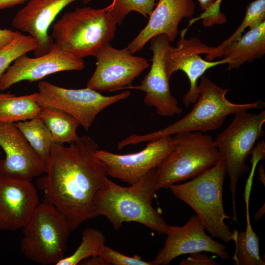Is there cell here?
I'll return each instance as SVG.
<instances>
[{
    "label": "cell",
    "mask_w": 265,
    "mask_h": 265,
    "mask_svg": "<svg viewBox=\"0 0 265 265\" xmlns=\"http://www.w3.org/2000/svg\"><path fill=\"white\" fill-rule=\"evenodd\" d=\"M156 168L129 186H119L108 178L95 196L93 209L96 217H106L116 230L124 222L141 224L159 234L166 235L168 225L153 207L157 191Z\"/></svg>",
    "instance_id": "2"
},
{
    "label": "cell",
    "mask_w": 265,
    "mask_h": 265,
    "mask_svg": "<svg viewBox=\"0 0 265 265\" xmlns=\"http://www.w3.org/2000/svg\"><path fill=\"white\" fill-rule=\"evenodd\" d=\"M80 263L82 265H107L106 263L100 256H95L87 258Z\"/></svg>",
    "instance_id": "34"
},
{
    "label": "cell",
    "mask_w": 265,
    "mask_h": 265,
    "mask_svg": "<svg viewBox=\"0 0 265 265\" xmlns=\"http://www.w3.org/2000/svg\"><path fill=\"white\" fill-rule=\"evenodd\" d=\"M265 0H255L248 4L244 18L237 29L220 45L213 47L206 54L205 59L212 61L221 49L228 43L240 38L247 27L252 29L265 21Z\"/></svg>",
    "instance_id": "26"
},
{
    "label": "cell",
    "mask_w": 265,
    "mask_h": 265,
    "mask_svg": "<svg viewBox=\"0 0 265 265\" xmlns=\"http://www.w3.org/2000/svg\"><path fill=\"white\" fill-rule=\"evenodd\" d=\"M98 147L86 135L68 146L54 143L46 175L37 181L44 193L43 202L54 206L65 217L72 232L96 217L94 199L108 179L105 165L95 155Z\"/></svg>",
    "instance_id": "1"
},
{
    "label": "cell",
    "mask_w": 265,
    "mask_h": 265,
    "mask_svg": "<svg viewBox=\"0 0 265 265\" xmlns=\"http://www.w3.org/2000/svg\"><path fill=\"white\" fill-rule=\"evenodd\" d=\"M222 0H215V6L216 8L219 10H220V4Z\"/></svg>",
    "instance_id": "38"
},
{
    "label": "cell",
    "mask_w": 265,
    "mask_h": 265,
    "mask_svg": "<svg viewBox=\"0 0 265 265\" xmlns=\"http://www.w3.org/2000/svg\"><path fill=\"white\" fill-rule=\"evenodd\" d=\"M37 47V43L32 36L22 33L0 49V78L13 61L28 52H34Z\"/></svg>",
    "instance_id": "28"
},
{
    "label": "cell",
    "mask_w": 265,
    "mask_h": 265,
    "mask_svg": "<svg viewBox=\"0 0 265 265\" xmlns=\"http://www.w3.org/2000/svg\"><path fill=\"white\" fill-rule=\"evenodd\" d=\"M29 0H0V9L10 8L22 4Z\"/></svg>",
    "instance_id": "35"
},
{
    "label": "cell",
    "mask_w": 265,
    "mask_h": 265,
    "mask_svg": "<svg viewBox=\"0 0 265 265\" xmlns=\"http://www.w3.org/2000/svg\"><path fill=\"white\" fill-rule=\"evenodd\" d=\"M117 24L105 7H77L53 24L51 37L54 46L82 59L110 44Z\"/></svg>",
    "instance_id": "4"
},
{
    "label": "cell",
    "mask_w": 265,
    "mask_h": 265,
    "mask_svg": "<svg viewBox=\"0 0 265 265\" xmlns=\"http://www.w3.org/2000/svg\"><path fill=\"white\" fill-rule=\"evenodd\" d=\"M84 67L82 59L53 45L50 51L41 56L32 58L24 54L17 58L0 78V90L22 81H35L51 74L80 71Z\"/></svg>",
    "instance_id": "16"
},
{
    "label": "cell",
    "mask_w": 265,
    "mask_h": 265,
    "mask_svg": "<svg viewBox=\"0 0 265 265\" xmlns=\"http://www.w3.org/2000/svg\"><path fill=\"white\" fill-rule=\"evenodd\" d=\"M126 48L117 49L110 44L96 53V68L86 87L102 92L127 89L134 80L149 66L145 58L135 56Z\"/></svg>",
    "instance_id": "10"
},
{
    "label": "cell",
    "mask_w": 265,
    "mask_h": 265,
    "mask_svg": "<svg viewBox=\"0 0 265 265\" xmlns=\"http://www.w3.org/2000/svg\"><path fill=\"white\" fill-rule=\"evenodd\" d=\"M249 212H246V229L239 232L234 230L233 240L235 250L233 257L236 265H265L259 250V237L251 225Z\"/></svg>",
    "instance_id": "23"
},
{
    "label": "cell",
    "mask_w": 265,
    "mask_h": 265,
    "mask_svg": "<svg viewBox=\"0 0 265 265\" xmlns=\"http://www.w3.org/2000/svg\"><path fill=\"white\" fill-rule=\"evenodd\" d=\"M22 34L18 31L8 29H0V49L10 43Z\"/></svg>",
    "instance_id": "32"
},
{
    "label": "cell",
    "mask_w": 265,
    "mask_h": 265,
    "mask_svg": "<svg viewBox=\"0 0 265 265\" xmlns=\"http://www.w3.org/2000/svg\"><path fill=\"white\" fill-rule=\"evenodd\" d=\"M100 256L107 265H153L151 261L146 262L138 255L130 257L123 254L110 247L104 246Z\"/></svg>",
    "instance_id": "30"
},
{
    "label": "cell",
    "mask_w": 265,
    "mask_h": 265,
    "mask_svg": "<svg viewBox=\"0 0 265 265\" xmlns=\"http://www.w3.org/2000/svg\"><path fill=\"white\" fill-rule=\"evenodd\" d=\"M0 175L31 181L46 173L47 163L32 147L15 123L0 122Z\"/></svg>",
    "instance_id": "14"
},
{
    "label": "cell",
    "mask_w": 265,
    "mask_h": 265,
    "mask_svg": "<svg viewBox=\"0 0 265 265\" xmlns=\"http://www.w3.org/2000/svg\"><path fill=\"white\" fill-rule=\"evenodd\" d=\"M258 180L260 181L265 186V174L264 164H260L258 168Z\"/></svg>",
    "instance_id": "36"
},
{
    "label": "cell",
    "mask_w": 265,
    "mask_h": 265,
    "mask_svg": "<svg viewBox=\"0 0 265 265\" xmlns=\"http://www.w3.org/2000/svg\"><path fill=\"white\" fill-rule=\"evenodd\" d=\"M78 0H29L14 16L12 25L26 32L36 41L35 56L49 53L53 41L48 30L57 15L69 4ZM92 0H82L87 3Z\"/></svg>",
    "instance_id": "18"
},
{
    "label": "cell",
    "mask_w": 265,
    "mask_h": 265,
    "mask_svg": "<svg viewBox=\"0 0 265 265\" xmlns=\"http://www.w3.org/2000/svg\"><path fill=\"white\" fill-rule=\"evenodd\" d=\"M252 158L250 160V162L257 160H263L265 158V143L264 140L260 141L257 145V146L254 147L251 154Z\"/></svg>",
    "instance_id": "33"
},
{
    "label": "cell",
    "mask_w": 265,
    "mask_h": 265,
    "mask_svg": "<svg viewBox=\"0 0 265 265\" xmlns=\"http://www.w3.org/2000/svg\"><path fill=\"white\" fill-rule=\"evenodd\" d=\"M176 143L174 136L166 135L149 141L146 147L138 152L120 155L98 149L95 155L105 165L108 176L130 185L157 168Z\"/></svg>",
    "instance_id": "11"
},
{
    "label": "cell",
    "mask_w": 265,
    "mask_h": 265,
    "mask_svg": "<svg viewBox=\"0 0 265 265\" xmlns=\"http://www.w3.org/2000/svg\"><path fill=\"white\" fill-rule=\"evenodd\" d=\"M187 29L181 32L176 47L169 43L166 46L164 61L168 77L170 78L176 71H182L186 75L190 88L183 96V103L186 107L194 104L199 98L198 80L206 71L216 66L228 64V60L223 58L218 61H209L203 59L200 54H207L213 47L204 43L199 38H185Z\"/></svg>",
    "instance_id": "12"
},
{
    "label": "cell",
    "mask_w": 265,
    "mask_h": 265,
    "mask_svg": "<svg viewBox=\"0 0 265 265\" xmlns=\"http://www.w3.org/2000/svg\"><path fill=\"white\" fill-rule=\"evenodd\" d=\"M39 203L30 181L0 175V230L22 229Z\"/></svg>",
    "instance_id": "17"
},
{
    "label": "cell",
    "mask_w": 265,
    "mask_h": 265,
    "mask_svg": "<svg viewBox=\"0 0 265 265\" xmlns=\"http://www.w3.org/2000/svg\"><path fill=\"white\" fill-rule=\"evenodd\" d=\"M37 95L16 96L0 92V122L17 123L37 116L41 107L36 102Z\"/></svg>",
    "instance_id": "21"
},
{
    "label": "cell",
    "mask_w": 265,
    "mask_h": 265,
    "mask_svg": "<svg viewBox=\"0 0 265 265\" xmlns=\"http://www.w3.org/2000/svg\"><path fill=\"white\" fill-rule=\"evenodd\" d=\"M105 242V236L101 231L87 228L82 231L81 243L75 252L64 257L56 265H77L89 257L100 256Z\"/></svg>",
    "instance_id": "25"
},
{
    "label": "cell",
    "mask_w": 265,
    "mask_h": 265,
    "mask_svg": "<svg viewBox=\"0 0 265 265\" xmlns=\"http://www.w3.org/2000/svg\"><path fill=\"white\" fill-rule=\"evenodd\" d=\"M205 230L197 214L192 215L182 226L168 225L164 245L151 261L153 265H167L179 256L204 251L222 259L227 258L226 247L212 239Z\"/></svg>",
    "instance_id": "13"
},
{
    "label": "cell",
    "mask_w": 265,
    "mask_h": 265,
    "mask_svg": "<svg viewBox=\"0 0 265 265\" xmlns=\"http://www.w3.org/2000/svg\"><path fill=\"white\" fill-rule=\"evenodd\" d=\"M27 141L47 163L54 141L52 133L38 116L32 119L15 123Z\"/></svg>",
    "instance_id": "24"
},
{
    "label": "cell",
    "mask_w": 265,
    "mask_h": 265,
    "mask_svg": "<svg viewBox=\"0 0 265 265\" xmlns=\"http://www.w3.org/2000/svg\"><path fill=\"white\" fill-rule=\"evenodd\" d=\"M248 110L234 114L230 124L214 140L226 174L230 179L232 219L238 223L236 208V194L239 179L249 170L246 164L248 156L256 142L264 134L263 127L265 123V111L258 114Z\"/></svg>",
    "instance_id": "6"
},
{
    "label": "cell",
    "mask_w": 265,
    "mask_h": 265,
    "mask_svg": "<svg viewBox=\"0 0 265 265\" xmlns=\"http://www.w3.org/2000/svg\"><path fill=\"white\" fill-rule=\"evenodd\" d=\"M203 12L200 16L192 19L189 26L199 20H202L204 26L209 27L216 24H223L227 19L225 15L216 9L215 0H198Z\"/></svg>",
    "instance_id": "29"
},
{
    "label": "cell",
    "mask_w": 265,
    "mask_h": 265,
    "mask_svg": "<svg viewBox=\"0 0 265 265\" xmlns=\"http://www.w3.org/2000/svg\"><path fill=\"white\" fill-rule=\"evenodd\" d=\"M226 175L220 159L213 166L185 183L171 186L173 194L189 206L213 238L225 243L233 240V232L225 222L231 218L224 210L223 187Z\"/></svg>",
    "instance_id": "5"
},
{
    "label": "cell",
    "mask_w": 265,
    "mask_h": 265,
    "mask_svg": "<svg viewBox=\"0 0 265 265\" xmlns=\"http://www.w3.org/2000/svg\"><path fill=\"white\" fill-rule=\"evenodd\" d=\"M220 264L206 254L195 252L190 254L186 259L182 260L180 265H218Z\"/></svg>",
    "instance_id": "31"
},
{
    "label": "cell",
    "mask_w": 265,
    "mask_h": 265,
    "mask_svg": "<svg viewBox=\"0 0 265 265\" xmlns=\"http://www.w3.org/2000/svg\"><path fill=\"white\" fill-rule=\"evenodd\" d=\"M155 0H112L105 7L118 25H121L126 16L135 11L148 18L156 6Z\"/></svg>",
    "instance_id": "27"
},
{
    "label": "cell",
    "mask_w": 265,
    "mask_h": 265,
    "mask_svg": "<svg viewBox=\"0 0 265 265\" xmlns=\"http://www.w3.org/2000/svg\"><path fill=\"white\" fill-rule=\"evenodd\" d=\"M150 49L153 53L150 71L140 84L131 86L127 89H137L145 93L144 103L156 108L158 115L171 117L182 112L177 100L170 92L169 80L164 61L167 45L170 43L168 37L160 34L150 40Z\"/></svg>",
    "instance_id": "15"
},
{
    "label": "cell",
    "mask_w": 265,
    "mask_h": 265,
    "mask_svg": "<svg viewBox=\"0 0 265 265\" xmlns=\"http://www.w3.org/2000/svg\"><path fill=\"white\" fill-rule=\"evenodd\" d=\"M38 88L36 102L40 106L53 107L66 112L86 131L101 111L131 95L130 91L126 90L112 96H104L88 87L67 89L44 80L38 83Z\"/></svg>",
    "instance_id": "9"
},
{
    "label": "cell",
    "mask_w": 265,
    "mask_h": 265,
    "mask_svg": "<svg viewBox=\"0 0 265 265\" xmlns=\"http://www.w3.org/2000/svg\"><path fill=\"white\" fill-rule=\"evenodd\" d=\"M50 131L54 143L64 144L76 141L79 138V122L66 112L53 107L43 106L38 115Z\"/></svg>",
    "instance_id": "22"
},
{
    "label": "cell",
    "mask_w": 265,
    "mask_h": 265,
    "mask_svg": "<svg viewBox=\"0 0 265 265\" xmlns=\"http://www.w3.org/2000/svg\"><path fill=\"white\" fill-rule=\"evenodd\" d=\"M265 212V204L254 213L253 218L255 220H258L261 218Z\"/></svg>",
    "instance_id": "37"
},
{
    "label": "cell",
    "mask_w": 265,
    "mask_h": 265,
    "mask_svg": "<svg viewBox=\"0 0 265 265\" xmlns=\"http://www.w3.org/2000/svg\"><path fill=\"white\" fill-rule=\"evenodd\" d=\"M174 137L175 148L156 168L157 190L194 178L221 159L210 135L193 132L178 133Z\"/></svg>",
    "instance_id": "8"
},
{
    "label": "cell",
    "mask_w": 265,
    "mask_h": 265,
    "mask_svg": "<svg viewBox=\"0 0 265 265\" xmlns=\"http://www.w3.org/2000/svg\"><path fill=\"white\" fill-rule=\"evenodd\" d=\"M265 53V21L249 29L238 39L225 45L217 57L228 60V70L238 69L245 62H252Z\"/></svg>",
    "instance_id": "20"
},
{
    "label": "cell",
    "mask_w": 265,
    "mask_h": 265,
    "mask_svg": "<svg viewBox=\"0 0 265 265\" xmlns=\"http://www.w3.org/2000/svg\"><path fill=\"white\" fill-rule=\"evenodd\" d=\"M228 90L218 86L207 76H202L198 84L199 98L189 113L164 128L143 135L132 134L119 141L117 148L121 150L128 145L151 141L166 135L215 130L221 127L229 115L265 106L261 101L245 104L231 102L226 97Z\"/></svg>",
    "instance_id": "3"
},
{
    "label": "cell",
    "mask_w": 265,
    "mask_h": 265,
    "mask_svg": "<svg viewBox=\"0 0 265 265\" xmlns=\"http://www.w3.org/2000/svg\"><path fill=\"white\" fill-rule=\"evenodd\" d=\"M193 0H159L149 17L146 26L126 48L132 54L142 50L152 38L166 35L170 42L179 33L178 26L184 18L194 15Z\"/></svg>",
    "instance_id": "19"
},
{
    "label": "cell",
    "mask_w": 265,
    "mask_h": 265,
    "mask_svg": "<svg viewBox=\"0 0 265 265\" xmlns=\"http://www.w3.org/2000/svg\"><path fill=\"white\" fill-rule=\"evenodd\" d=\"M22 229L20 249L28 260L56 265L64 257L72 231L67 219L53 205L40 203Z\"/></svg>",
    "instance_id": "7"
},
{
    "label": "cell",
    "mask_w": 265,
    "mask_h": 265,
    "mask_svg": "<svg viewBox=\"0 0 265 265\" xmlns=\"http://www.w3.org/2000/svg\"></svg>",
    "instance_id": "39"
}]
</instances>
